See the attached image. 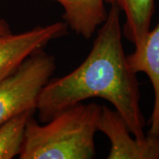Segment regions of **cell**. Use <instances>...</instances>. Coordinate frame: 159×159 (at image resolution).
I'll return each mask as SVG.
<instances>
[{
  "label": "cell",
  "instance_id": "8992f818",
  "mask_svg": "<svg viewBox=\"0 0 159 159\" xmlns=\"http://www.w3.org/2000/svg\"><path fill=\"white\" fill-rule=\"evenodd\" d=\"M127 61L134 72L145 73L152 83L155 102L148 134L159 135V23L149 30L141 48L127 56Z\"/></svg>",
  "mask_w": 159,
  "mask_h": 159
},
{
  "label": "cell",
  "instance_id": "6da1fadb",
  "mask_svg": "<svg viewBox=\"0 0 159 159\" xmlns=\"http://www.w3.org/2000/svg\"><path fill=\"white\" fill-rule=\"evenodd\" d=\"M120 11L111 5L85 60L66 75L51 78L43 88L36 105L40 122H48L64 110L97 97L113 105L135 138L146 136L137 74L128 64L122 43Z\"/></svg>",
  "mask_w": 159,
  "mask_h": 159
},
{
  "label": "cell",
  "instance_id": "52a82bcc",
  "mask_svg": "<svg viewBox=\"0 0 159 159\" xmlns=\"http://www.w3.org/2000/svg\"><path fill=\"white\" fill-rule=\"evenodd\" d=\"M62 6L63 20L68 29L85 39H89L105 21L108 11L104 0H46Z\"/></svg>",
  "mask_w": 159,
  "mask_h": 159
},
{
  "label": "cell",
  "instance_id": "9c48e42d",
  "mask_svg": "<svg viewBox=\"0 0 159 159\" xmlns=\"http://www.w3.org/2000/svg\"><path fill=\"white\" fill-rule=\"evenodd\" d=\"M34 112V110L23 111L0 125V159H11L20 155L27 122Z\"/></svg>",
  "mask_w": 159,
  "mask_h": 159
},
{
  "label": "cell",
  "instance_id": "7a4b0ae2",
  "mask_svg": "<svg viewBox=\"0 0 159 159\" xmlns=\"http://www.w3.org/2000/svg\"><path fill=\"white\" fill-rule=\"evenodd\" d=\"M102 106L80 102L44 125L30 117L26 125L20 159H91Z\"/></svg>",
  "mask_w": 159,
  "mask_h": 159
},
{
  "label": "cell",
  "instance_id": "30bf717a",
  "mask_svg": "<svg viewBox=\"0 0 159 159\" xmlns=\"http://www.w3.org/2000/svg\"><path fill=\"white\" fill-rule=\"evenodd\" d=\"M11 33V29L9 23L4 19H0V34H6Z\"/></svg>",
  "mask_w": 159,
  "mask_h": 159
},
{
  "label": "cell",
  "instance_id": "3957f363",
  "mask_svg": "<svg viewBox=\"0 0 159 159\" xmlns=\"http://www.w3.org/2000/svg\"><path fill=\"white\" fill-rule=\"evenodd\" d=\"M55 69V57L41 50L0 81V125L23 111H36L41 90L51 80Z\"/></svg>",
  "mask_w": 159,
  "mask_h": 159
},
{
  "label": "cell",
  "instance_id": "ba28073f",
  "mask_svg": "<svg viewBox=\"0 0 159 159\" xmlns=\"http://www.w3.org/2000/svg\"><path fill=\"white\" fill-rule=\"evenodd\" d=\"M155 0H104V3L115 5L124 11L125 22L122 29L125 37L138 50L142 45L150 30L154 14Z\"/></svg>",
  "mask_w": 159,
  "mask_h": 159
},
{
  "label": "cell",
  "instance_id": "277c9868",
  "mask_svg": "<svg viewBox=\"0 0 159 159\" xmlns=\"http://www.w3.org/2000/svg\"><path fill=\"white\" fill-rule=\"evenodd\" d=\"M67 33L66 22L56 21L20 34H0V81L13 74L34 52L43 50L51 41Z\"/></svg>",
  "mask_w": 159,
  "mask_h": 159
},
{
  "label": "cell",
  "instance_id": "5b68a950",
  "mask_svg": "<svg viewBox=\"0 0 159 159\" xmlns=\"http://www.w3.org/2000/svg\"><path fill=\"white\" fill-rule=\"evenodd\" d=\"M97 129L111 142L108 159H159V135L133 138L125 120L116 110L102 106Z\"/></svg>",
  "mask_w": 159,
  "mask_h": 159
}]
</instances>
